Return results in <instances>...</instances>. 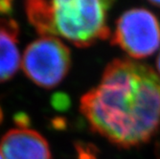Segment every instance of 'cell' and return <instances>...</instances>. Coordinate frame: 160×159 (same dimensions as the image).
Segmentation results:
<instances>
[{
	"label": "cell",
	"mask_w": 160,
	"mask_h": 159,
	"mask_svg": "<svg viewBox=\"0 0 160 159\" xmlns=\"http://www.w3.org/2000/svg\"><path fill=\"white\" fill-rule=\"evenodd\" d=\"M148 1H149L151 4L154 5L155 7L160 8V0H148Z\"/></svg>",
	"instance_id": "8fae6325"
},
{
	"label": "cell",
	"mask_w": 160,
	"mask_h": 159,
	"mask_svg": "<svg viewBox=\"0 0 160 159\" xmlns=\"http://www.w3.org/2000/svg\"><path fill=\"white\" fill-rule=\"evenodd\" d=\"M0 154L3 159H52L47 140L26 127L10 129L2 136Z\"/></svg>",
	"instance_id": "5b68a950"
},
{
	"label": "cell",
	"mask_w": 160,
	"mask_h": 159,
	"mask_svg": "<svg viewBox=\"0 0 160 159\" xmlns=\"http://www.w3.org/2000/svg\"><path fill=\"white\" fill-rule=\"evenodd\" d=\"M114 0H52L56 36L85 48L110 36L108 12Z\"/></svg>",
	"instance_id": "7a4b0ae2"
},
{
	"label": "cell",
	"mask_w": 160,
	"mask_h": 159,
	"mask_svg": "<svg viewBox=\"0 0 160 159\" xmlns=\"http://www.w3.org/2000/svg\"><path fill=\"white\" fill-rule=\"evenodd\" d=\"M28 20L41 37H56L54 11L47 0H24Z\"/></svg>",
	"instance_id": "52a82bcc"
},
{
	"label": "cell",
	"mask_w": 160,
	"mask_h": 159,
	"mask_svg": "<svg viewBox=\"0 0 160 159\" xmlns=\"http://www.w3.org/2000/svg\"><path fill=\"white\" fill-rule=\"evenodd\" d=\"M0 159H3V158H2V156H1V154H0Z\"/></svg>",
	"instance_id": "7c38bea8"
},
{
	"label": "cell",
	"mask_w": 160,
	"mask_h": 159,
	"mask_svg": "<svg viewBox=\"0 0 160 159\" xmlns=\"http://www.w3.org/2000/svg\"><path fill=\"white\" fill-rule=\"evenodd\" d=\"M156 68L158 71V75L160 76V52L157 56V59H156Z\"/></svg>",
	"instance_id": "30bf717a"
},
{
	"label": "cell",
	"mask_w": 160,
	"mask_h": 159,
	"mask_svg": "<svg viewBox=\"0 0 160 159\" xmlns=\"http://www.w3.org/2000/svg\"><path fill=\"white\" fill-rule=\"evenodd\" d=\"M92 131L123 149L142 146L160 129V76L148 64L115 59L81 99Z\"/></svg>",
	"instance_id": "6da1fadb"
},
{
	"label": "cell",
	"mask_w": 160,
	"mask_h": 159,
	"mask_svg": "<svg viewBox=\"0 0 160 159\" xmlns=\"http://www.w3.org/2000/svg\"><path fill=\"white\" fill-rule=\"evenodd\" d=\"M77 159H99L97 148L89 143L77 142L75 144Z\"/></svg>",
	"instance_id": "ba28073f"
},
{
	"label": "cell",
	"mask_w": 160,
	"mask_h": 159,
	"mask_svg": "<svg viewBox=\"0 0 160 159\" xmlns=\"http://www.w3.org/2000/svg\"><path fill=\"white\" fill-rule=\"evenodd\" d=\"M111 44L132 59H146L160 47V22L147 9H129L116 22Z\"/></svg>",
	"instance_id": "277c9868"
},
{
	"label": "cell",
	"mask_w": 160,
	"mask_h": 159,
	"mask_svg": "<svg viewBox=\"0 0 160 159\" xmlns=\"http://www.w3.org/2000/svg\"><path fill=\"white\" fill-rule=\"evenodd\" d=\"M26 76L43 88H53L67 76L71 52L56 37H41L27 46L22 59Z\"/></svg>",
	"instance_id": "3957f363"
},
{
	"label": "cell",
	"mask_w": 160,
	"mask_h": 159,
	"mask_svg": "<svg viewBox=\"0 0 160 159\" xmlns=\"http://www.w3.org/2000/svg\"><path fill=\"white\" fill-rule=\"evenodd\" d=\"M18 36L19 26L16 20L0 18V82L11 80L19 68Z\"/></svg>",
	"instance_id": "8992f818"
},
{
	"label": "cell",
	"mask_w": 160,
	"mask_h": 159,
	"mask_svg": "<svg viewBox=\"0 0 160 159\" xmlns=\"http://www.w3.org/2000/svg\"><path fill=\"white\" fill-rule=\"evenodd\" d=\"M14 0H0V16L11 17L13 12Z\"/></svg>",
	"instance_id": "9c48e42d"
}]
</instances>
